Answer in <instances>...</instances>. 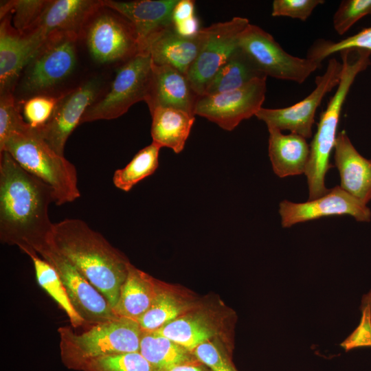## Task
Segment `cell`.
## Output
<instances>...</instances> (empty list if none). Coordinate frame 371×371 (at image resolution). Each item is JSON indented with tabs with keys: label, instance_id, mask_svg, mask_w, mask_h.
<instances>
[{
	"label": "cell",
	"instance_id": "cell-17",
	"mask_svg": "<svg viewBox=\"0 0 371 371\" xmlns=\"http://www.w3.org/2000/svg\"><path fill=\"white\" fill-rule=\"evenodd\" d=\"M103 7L102 0H48L35 27L26 34L41 45L54 32L82 37L90 19Z\"/></svg>",
	"mask_w": 371,
	"mask_h": 371
},
{
	"label": "cell",
	"instance_id": "cell-4",
	"mask_svg": "<svg viewBox=\"0 0 371 371\" xmlns=\"http://www.w3.org/2000/svg\"><path fill=\"white\" fill-rule=\"evenodd\" d=\"M1 151L8 152L23 169L50 186L56 205L80 197L75 166L53 150L36 128L27 124L0 144Z\"/></svg>",
	"mask_w": 371,
	"mask_h": 371
},
{
	"label": "cell",
	"instance_id": "cell-15",
	"mask_svg": "<svg viewBox=\"0 0 371 371\" xmlns=\"http://www.w3.org/2000/svg\"><path fill=\"white\" fill-rule=\"evenodd\" d=\"M102 85V80L94 77L61 93L49 120L36 128L45 142L58 154L64 156L68 137L80 124L87 109L98 98Z\"/></svg>",
	"mask_w": 371,
	"mask_h": 371
},
{
	"label": "cell",
	"instance_id": "cell-20",
	"mask_svg": "<svg viewBox=\"0 0 371 371\" xmlns=\"http://www.w3.org/2000/svg\"><path fill=\"white\" fill-rule=\"evenodd\" d=\"M11 14L1 18L0 94L14 93L19 77L38 47L11 24Z\"/></svg>",
	"mask_w": 371,
	"mask_h": 371
},
{
	"label": "cell",
	"instance_id": "cell-39",
	"mask_svg": "<svg viewBox=\"0 0 371 371\" xmlns=\"http://www.w3.org/2000/svg\"><path fill=\"white\" fill-rule=\"evenodd\" d=\"M324 3L323 0H274L271 15L291 17L304 21L317 6Z\"/></svg>",
	"mask_w": 371,
	"mask_h": 371
},
{
	"label": "cell",
	"instance_id": "cell-11",
	"mask_svg": "<svg viewBox=\"0 0 371 371\" xmlns=\"http://www.w3.org/2000/svg\"><path fill=\"white\" fill-rule=\"evenodd\" d=\"M249 24L247 18L236 16L201 28L202 42L198 56L187 77L196 93L202 96L221 67L238 47V38Z\"/></svg>",
	"mask_w": 371,
	"mask_h": 371
},
{
	"label": "cell",
	"instance_id": "cell-40",
	"mask_svg": "<svg viewBox=\"0 0 371 371\" xmlns=\"http://www.w3.org/2000/svg\"><path fill=\"white\" fill-rule=\"evenodd\" d=\"M195 15V3L192 0H178L172 14V24L186 20Z\"/></svg>",
	"mask_w": 371,
	"mask_h": 371
},
{
	"label": "cell",
	"instance_id": "cell-5",
	"mask_svg": "<svg viewBox=\"0 0 371 371\" xmlns=\"http://www.w3.org/2000/svg\"><path fill=\"white\" fill-rule=\"evenodd\" d=\"M58 333L63 364L69 370L82 371L94 359L139 352L143 330L137 320L117 317L81 333H76L71 326H60Z\"/></svg>",
	"mask_w": 371,
	"mask_h": 371
},
{
	"label": "cell",
	"instance_id": "cell-9",
	"mask_svg": "<svg viewBox=\"0 0 371 371\" xmlns=\"http://www.w3.org/2000/svg\"><path fill=\"white\" fill-rule=\"evenodd\" d=\"M238 47L265 76L280 80L301 84L321 66L288 54L269 33L251 23L240 34Z\"/></svg>",
	"mask_w": 371,
	"mask_h": 371
},
{
	"label": "cell",
	"instance_id": "cell-37",
	"mask_svg": "<svg viewBox=\"0 0 371 371\" xmlns=\"http://www.w3.org/2000/svg\"><path fill=\"white\" fill-rule=\"evenodd\" d=\"M27 124L17 106L14 94H0V144Z\"/></svg>",
	"mask_w": 371,
	"mask_h": 371
},
{
	"label": "cell",
	"instance_id": "cell-14",
	"mask_svg": "<svg viewBox=\"0 0 371 371\" xmlns=\"http://www.w3.org/2000/svg\"><path fill=\"white\" fill-rule=\"evenodd\" d=\"M38 255L57 271L70 301L87 328L117 317L106 299L66 258L48 244Z\"/></svg>",
	"mask_w": 371,
	"mask_h": 371
},
{
	"label": "cell",
	"instance_id": "cell-24",
	"mask_svg": "<svg viewBox=\"0 0 371 371\" xmlns=\"http://www.w3.org/2000/svg\"><path fill=\"white\" fill-rule=\"evenodd\" d=\"M269 132V157L275 174L280 178L304 174L310 155L306 139L294 133L284 135L274 127Z\"/></svg>",
	"mask_w": 371,
	"mask_h": 371
},
{
	"label": "cell",
	"instance_id": "cell-7",
	"mask_svg": "<svg viewBox=\"0 0 371 371\" xmlns=\"http://www.w3.org/2000/svg\"><path fill=\"white\" fill-rule=\"evenodd\" d=\"M72 33L49 34L25 67L20 87L26 99L52 91L67 80L77 65V41Z\"/></svg>",
	"mask_w": 371,
	"mask_h": 371
},
{
	"label": "cell",
	"instance_id": "cell-36",
	"mask_svg": "<svg viewBox=\"0 0 371 371\" xmlns=\"http://www.w3.org/2000/svg\"><path fill=\"white\" fill-rule=\"evenodd\" d=\"M371 14V0H343L334 14L333 27L343 35L359 19Z\"/></svg>",
	"mask_w": 371,
	"mask_h": 371
},
{
	"label": "cell",
	"instance_id": "cell-8",
	"mask_svg": "<svg viewBox=\"0 0 371 371\" xmlns=\"http://www.w3.org/2000/svg\"><path fill=\"white\" fill-rule=\"evenodd\" d=\"M151 71L152 61L148 53H139L122 63L107 93L87 109L80 124L117 118L135 103L144 101Z\"/></svg>",
	"mask_w": 371,
	"mask_h": 371
},
{
	"label": "cell",
	"instance_id": "cell-2",
	"mask_svg": "<svg viewBox=\"0 0 371 371\" xmlns=\"http://www.w3.org/2000/svg\"><path fill=\"white\" fill-rule=\"evenodd\" d=\"M47 244L115 306L131 263L123 252L78 218L54 223Z\"/></svg>",
	"mask_w": 371,
	"mask_h": 371
},
{
	"label": "cell",
	"instance_id": "cell-16",
	"mask_svg": "<svg viewBox=\"0 0 371 371\" xmlns=\"http://www.w3.org/2000/svg\"><path fill=\"white\" fill-rule=\"evenodd\" d=\"M279 214L284 228L295 224L335 215H350L359 222H370L371 211L339 186L315 199L304 203L284 200L280 203Z\"/></svg>",
	"mask_w": 371,
	"mask_h": 371
},
{
	"label": "cell",
	"instance_id": "cell-38",
	"mask_svg": "<svg viewBox=\"0 0 371 371\" xmlns=\"http://www.w3.org/2000/svg\"><path fill=\"white\" fill-rule=\"evenodd\" d=\"M361 310L362 316L359 326L341 344L346 351L371 347V291L363 297Z\"/></svg>",
	"mask_w": 371,
	"mask_h": 371
},
{
	"label": "cell",
	"instance_id": "cell-33",
	"mask_svg": "<svg viewBox=\"0 0 371 371\" xmlns=\"http://www.w3.org/2000/svg\"><path fill=\"white\" fill-rule=\"evenodd\" d=\"M234 348L233 345L215 339L201 344L192 352L212 371H238L232 359Z\"/></svg>",
	"mask_w": 371,
	"mask_h": 371
},
{
	"label": "cell",
	"instance_id": "cell-35",
	"mask_svg": "<svg viewBox=\"0 0 371 371\" xmlns=\"http://www.w3.org/2000/svg\"><path fill=\"white\" fill-rule=\"evenodd\" d=\"M60 94H40L25 99L23 105L25 122L34 128L44 125L52 116Z\"/></svg>",
	"mask_w": 371,
	"mask_h": 371
},
{
	"label": "cell",
	"instance_id": "cell-1",
	"mask_svg": "<svg viewBox=\"0 0 371 371\" xmlns=\"http://www.w3.org/2000/svg\"><path fill=\"white\" fill-rule=\"evenodd\" d=\"M53 190L23 169L6 151L0 152V240L23 253L47 244L54 223L49 206Z\"/></svg>",
	"mask_w": 371,
	"mask_h": 371
},
{
	"label": "cell",
	"instance_id": "cell-12",
	"mask_svg": "<svg viewBox=\"0 0 371 371\" xmlns=\"http://www.w3.org/2000/svg\"><path fill=\"white\" fill-rule=\"evenodd\" d=\"M342 63L335 58L328 60L325 72L315 78V88L302 100L284 108L262 107L256 117L263 121L267 127L282 131H289L306 139L313 135V126L317 109L324 96L337 87L342 71Z\"/></svg>",
	"mask_w": 371,
	"mask_h": 371
},
{
	"label": "cell",
	"instance_id": "cell-32",
	"mask_svg": "<svg viewBox=\"0 0 371 371\" xmlns=\"http://www.w3.org/2000/svg\"><path fill=\"white\" fill-rule=\"evenodd\" d=\"M347 49H361L371 52V27L338 41L319 40L315 41L307 53V58L321 64L332 54Z\"/></svg>",
	"mask_w": 371,
	"mask_h": 371
},
{
	"label": "cell",
	"instance_id": "cell-22",
	"mask_svg": "<svg viewBox=\"0 0 371 371\" xmlns=\"http://www.w3.org/2000/svg\"><path fill=\"white\" fill-rule=\"evenodd\" d=\"M201 42V30L195 37L187 38L179 35L171 23L149 38L144 53L150 55L153 64L170 66L187 76Z\"/></svg>",
	"mask_w": 371,
	"mask_h": 371
},
{
	"label": "cell",
	"instance_id": "cell-29",
	"mask_svg": "<svg viewBox=\"0 0 371 371\" xmlns=\"http://www.w3.org/2000/svg\"><path fill=\"white\" fill-rule=\"evenodd\" d=\"M27 255L32 261L38 284L65 311L72 328L85 326L84 320L74 308L56 269L36 252Z\"/></svg>",
	"mask_w": 371,
	"mask_h": 371
},
{
	"label": "cell",
	"instance_id": "cell-13",
	"mask_svg": "<svg viewBox=\"0 0 371 371\" xmlns=\"http://www.w3.org/2000/svg\"><path fill=\"white\" fill-rule=\"evenodd\" d=\"M267 78L256 79L232 91L200 96L194 115L203 117L222 129L231 131L243 120L255 116L262 106Z\"/></svg>",
	"mask_w": 371,
	"mask_h": 371
},
{
	"label": "cell",
	"instance_id": "cell-21",
	"mask_svg": "<svg viewBox=\"0 0 371 371\" xmlns=\"http://www.w3.org/2000/svg\"><path fill=\"white\" fill-rule=\"evenodd\" d=\"M334 160L339 173V186L367 205L371 201V159L356 150L344 130L337 134Z\"/></svg>",
	"mask_w": 371,
	"mask_h": 371
},
{
	"label": "cell",
	"instance_id": "cell-18",
	"mask_svg": "<svg viewBox=\"0 0 371 371\" xmlns=\"http://www.w3.org/2000/svg\"><path fill=\"white\" fill-rule=\"evenodd\" d=\"M199 97L186 75L170 66L152 63L150 82L144 100L150 113L159 108H173L194 115Z\"/></svg>",
	"mask_w": 371,
	"mask_h": 371
},
{
	"label": "cell",
	"instance_id": "cell-34",
	"mask_svg": "<svg viewBox=\"0 0 371 371\" xmlns=\"http://www.w3.org/2000/svg\"><path fill=\"white\" fill-rule=\"evenodd\" d=\"M82 371H154L139 352L112 355L88 363Z\"/></svg>",
	"mask_w": 371,
	"mask_h": 371
},
{
	"label": "cell",
	"instance_id": "cell-6",
	"mask_svg": "<svg viewBox=\"0 0 371 371\" xmlns=\"http://www.w3.org/2000/svg\"><path fill=\"white\" fill-rule=\"evenodd\" d=\"M236 315L218 297L200 298L188 312L155 332L192 352L218 339L234 346Z\"/></svg>",
	"mask_w": 371,
	"mask_h": 371
},
{
	"label": "cell",
	"instance_id": "cell-30",
	"mask_svg": "<svg viewBox=\"0 0 371 371\" xmlns=\"http://www.w3.org/2000/svg\"><path fill=\"white\" fill-rule=\"evenodd\" d=\"M161 147L154 142L139 150L124 167L115 171L114 186L124 192H129L137 183L152 175L159 166Z\"/></svg>",
	"mask_w": 371,
	"mask_h": 371
},
{
	"label": "cell",
	"instance_id": "cell-23",
	"mask_svg": "<svg viewBox=\"0 0 371 371\" xmlns=\"http://www.w3.org/2000/svg\"><path fill=\"white\" fill-rule=\"evenodd\" d=\"M199 299L181 285L161 281L153 304L137 321L144 332H155L188 312Z\"/></svg>",
	"mask_w": 371,
	"mask_h": 371
},
{
	"label": "cell",
	"instance_id": "cell-26",
	"mask_svg": "<svg viewBox=\"0 0 371 371\" xmlns=\"http://www.w3.org/2000/svg\"><path fill=\"white\" fill-rule=\"evenodd\" d=\"M153 142L180 153L195 121V115L173 108L156 109L151 113Z\"/></svg>",
	"mask_w": 371,
	"mask_h": 371
},
{
	"label": "cell",
	"instance_id": "cell-25",
	"mask_svg": "<svg viewBox=\"0 0 371 371\" xmlns=\"http://www.w3.org/2000/svg\"><path fill=\"white\" fill-rule=\"evenodd\" d=\"M161 282L131 263L118 300L113 308L115 315L137 320L153 304Z\"/></svg>",
	"mask_w": 371,
	"mask_h": 371
},
{
	"label": "cell",
	"instance_id": "cell-28",
	"mask_svg": "<svg viewBox=\"0 0 371 371\" xmlns=\"http://www.w3.org/2000/svg\"><path fill=\"white\" fill-rule=\"evenodd\" d=\"M262 78L267 76L261 72L247 54L238 47L211 79L204 95H214L235 90Z\"/></svg>",
	"mask_w": 371,
	"mask_h": 371
},
{
	"label": "cell",
	"instance_id": "cell-3",
	"mask_svg": "<svg viewBox=\"0 0 371 371\" xmlns=\"http://www.w3.org/2000/svg\"><path fill=\"white\" fill-rule=\"evenodd\" d=\"M339 53L343 65L340 81L326 109L320 114L317 131L310 144V155L304 172L308 187V200L320 197L329 190L325 186V176L333 167L330 158L337 136L342 107L357 76L370 64V52L347 49Z\"/></svg>",
	"mask_w": 371,
	"mask_h": 371
},
{
	"label": "cell",
	"instance_id": "cell-27",
	"mask_svg": "<svg viewBox=\"0 0 371 371\" xmlns=\"http://www.w3.org/2000/svg\"><path fill=\"white\" fill-rule=\"evenodd\" d=\"M139 352L154 371H170L182 365L199 362L192 352L155 333L143 331Z\"/></svg>",
	"mask_w": 371,
	"mask_h": 371
},
{
	"label": "cell",
	"instance_id": "cell-19",
	"mask_svg": "<svg viewBox=\"0 0 371 371\" xmlns=\"http://www.w3.org/2000/svg\"><path fill=\"white\" fill-rule=\"evenodd\" d=\"M178 0H102L103 5L117 12L133 27L139 53H144L149 38L172 23V14Z\"/></svg>",
	"mask_w": 371,
	"mask_h": 371
},
{
	"label": "cell",
	"instance_id": "cell-10",
	"mask_svg": "<svg viewBox=\"0 0 371 371\" xmlns=\"http://www.w3.org/2000/svg\"><path fill=\"white\" fill-rule=\"evenodd\" d=\"M82 37L91 57L100 64L124 63L139 53L131 23L104 5L90 19Z\"/></svg>",
	"mask_w": 371,
	"mask_h": 371
},
{
	"label": "cell",
	"instance_id": "cell-31",
	"mask_svg": "<svg viewBox=\"0 0 371 371\" xmlns=\"http://www.w3.org/2000/svg\"><path fill=\"white\" fill-rule=\"evenodd\" d=\"M48 0H14L1 3L0 18L13 14V27L21 34L31 32L38 21Z\"/></svg>",
	"mask_w": 371,
	"mask_h": 371
},
{
	"label": "cell",
	"instance_id": "cell-41",
	"mask_svg": "<svg viewBox=\"0 0 371 371\" xmlns=\"http://www.w3.org/2000/svg\"><path fill=\"white\" fill-rule=\"evenodd\" d=\"M170 371H212L207 366L201 361L194 363L182 365Z\"/></svg>",
	"mask_w": 371,
	"mask_h": 371
}]
</instances>
